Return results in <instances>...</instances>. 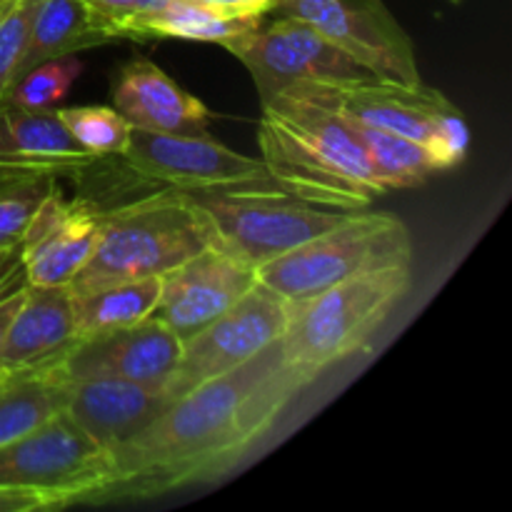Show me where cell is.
I'll return each mask as SVG.
<instances>
[{"instance_id": "1", "label": "cell", "mask_w": 512, "mask_h": 512, "mask_svg": "<svg viewBox=\"0 0 512 512\" xmlns=\"http://www.w3.org/2000/svg\"><path fill=\"white\" fill-rule=\"evenodd\" d=\"M313 383L285 363L280 340L240 368L170 400L145 430L108 453L110 475L88 505L155 498L233 468Z\"/></svg>"}, {"instance_id": "2", "label": "cell", "mask_w": 512, "mask_h": 512, "mask_svg": "<svg viewBox=\"0 0 512 512\" xmlns=\"http://www.w3.org/2000/svg\"><path fill=\"white\" fill-rule=\"evenodd\" d=\"M263 163L275 188L325 210H365L390 190L375 178L363 145L335 110L300 95L263 100Z\"/></svg>"}, {"instance_id": "3", "label": "cell", "mask_w": 512, "mask_h": 512, "mask_svg": "<svg viewBox=\"0 0 512 512\" xmlns=\"http://www.w3.org/2000/svg\"><path fill=\"white\" fill-rule=\"evenodd\" d=\"M215 243L208 218L183 190L163 188L115 208L100 205V238L70 293L165 275Z\"/></svg>"}, {"instance_id": "4", "label": "cell", "mask_w": 512, "mask_h": 512, "mask_svg": "<svg viewBox=\"0 0 512 512\" xmlns=\"http://www.w3.org/2000/svg\"><path fill=\"white\" fill-rule=\"evenodd\" d=\"M413 285V265L383 268L288 303L280 338L285 363L318 378L325 368L360 353Z\"/></svg>"}, {"instance_id": "5", "label": "cell", "mask_w": 512, "mask_h": 512, "mask_svg": "<svg viewBox=\"0 0 512 512\" xmlns=\"http://www.w3.org/2000/svg\"><path fill=\"white\" fill-rule=\"evenodd\" d=\"M403 265H413L408 225L395 215L355 210L308 243L260 265L255 280L295 303L343 280Z\"/></svg>"}, {"instance_id": "6", "label": "cell", "mask_w": 512, "mask_h": 512, "mask_svg": "<svg viewBox=\"0 0 512 512\" xmlns=\"http://www.w3.org/2000/svg\"><path fill=\"white\" fill-rule=\"evenodd\" d=\"M285 90L365 125L425 145L440 173L458 168L468 155L470 130L463 113L440 90L428 88L425 83L403 85L365 78L343 83H295Z\"/></svg>"}, {"instance_id": "7", "label": "cell", "mask_w": 512, "mask_h": 512, "mask_svg": "<svg viewBox=\"0 0 512 512\" xmlns=\"http://www.w3.org/2000/svg\"><path fill=\"white\" fill-rule=\"evenodd\" d=\"M188 195L208 218L218 248L255 270L355 213L303 203L275 185L200 190Z\"/></svg>"}, {"instance_id": "8", "label": "cell", "mask_w": 512, "mask_h": 512, "mask_svg": "<svg viewBox=\"0 0 512 512\" xmlns=\"http://www.w3.org/2000/svg\"><path fill=\"white\" fill-rule=\"evenodd\" d=\"M108 475V450L65 413L0 445V488L40 495L48 510L88 505Z\"/></svg>"}, {"instance_id": "9", "label": "cell", "mask_w": 512, "mask_h": 512, "mask_svg": "<svg viewBox=\"0 0 512 512\" xmlns=\"http://www.w3.org/2000/svg\"><path fill=\"white\" fill-rule=\"evenodd\" d=\"M223 48L230 50L253 75L260 103L295 83L375 78L323 38L313 25L293 15H278L273 23L255 25L248 33L225 40Z\"/></svg>"}, {"instance_id": "10", "label": "cell", "mask_w": 512, "mask_h": 512, "mask_svg": "<svg viewBox=\"0 0 512 512\" xmlns=\"http://www.w3.org/2000/svg\"><path fill=\"white\" fill-rule=\"evenodd\" d=\"M285 325L288 300L255 283L238 303L183 340L178 365L165 383V393L180 398L198 385L240 368L260 350L283 338Z\"/></svg>"}, {"instance_id": "11", "label": "cell", "mask_w": 512, "mask_h": 512, "mask_svg": "<svg viewBox=\"0 0 512 512\" xmlns=\"http://www.w3.org/2000/svg\"><path fill=\"white\" fill-rule=\"evenodd\" d=\"M120 158L135 178L183 193L275 185L263 160L235 153L208 133L180 135L133 128Z\"/></svg>"}, {"instance_id": "12", "label": "cell", "mask_w": 512, "mask_h": 512, "mask_svg": "<svg viewBox=\"0 0 512 512\" xmlns=\"http://www.w3.org/2000/svg\"><path fill=\"white\" fill-rule=\"evenodd\" d=\"M270 13L310 23L375 78L423 83L413 40L383 0H278Z\"/></svg>"}, {"instance_id": "13", "label": "cell", "mask_w": 512, "mask_h": 512, "mask_svg": "<svg viewBox=\"0 0 512 512\" xmlns=\"http://www.w3.org/2000/svg\"><path fill=\"white\" fill-rule=\"evenodd\" d=\"M183 340L158 318L100 330L75 340L58 360L65 380L120 378L165 388L180 358Z\"/></svg>"}, {"instance_id": "14", "label": "cell", "mask_w": 512, "mask_h": 512, "mask_svg": "<svg viewBox=\"0 0 512 512\" xmlns=\"http://www.w3.org/2000/svg\"><path fill=\"white\" fill-rule=\"evenodd\" d=\"M255 268L228 250L210 245L160 275L153 318L163 320L180 340L190 338L255 288Z\"/></svg>"}, {"instance_id": "15", "label": "cell", "mask_w": 512, "mask_h": 512, "mask_svg": "<svg viewBox=\"0 0 512 512\" xmlns=\"http://www.w3.org/2000/svg\"><path fill=\"white\" fill-rule=\"evenodd\" d=\"M100 238V205L68 200L55 185L20 240V268L28 285H70Z\"/></svg>"}, {"instance_id": "16", "label": "cell", "mask_w": 512, "mask_h": 512, "mask_svg": "<svg viewBox=\"0 0 512 512\" xmlns=\"http://www.w3.org/2000/svg\"><path fill=\"white\" fill-rule=\"evenodd\" d=\"M165 388L120 378H80L65 385L63 413L103 450L128 443L170 405Z\"/></svg>"}, {"instance_id": "17", "label": "cell", "mask_w": 512, "mask_h": 512, "mask_svg": "<svg viewBox=\"0 0 512 512\" xmlns=\"http://www.w3.org/2000/svg\"><path fill=\"white\" fill-rule=\"evenodd\" d=\"M113 108L133 128L153 133L205 135L213 120V113L198 98L145 58L120 65L113 80Z\"/></svg>"}, {"instance_id": "18", "label": "cell", "mask_w": 512, "mask_h": 512, "mask_svg": "<svg viewBox=\"0 0 512 512\" xmlns=\"http://www.w3.org/2000/svg\"><path fill=\"white\" fill-rule=\"evenodd\" d=\"M55 110H23L0 103V170L83 178L95 163Z\"/></svg>"}, {"instance_id": "19", "label": "cell", "mask_w": 512, "mask_h": 512, "mask_svg": "<svg viewBox=\"0 0 512 512\" xmlns=\"http://www.w3.org/2000/svg\"><path fill=\"white\" fill-rule=\"evenodd\" d=\"M78 340L68 285H28L0 348V373L58 360Z\"/></svg>"}, {"instance_id": "20", "label": "cell", "mask_w": 512, "mask_h": 512, "mask_svg": "<svg viewBox=\"0 0 512 512\" xmlns=\"http://www.w3.org/2000/svg\"><path fill=\"white\" fill-rule=\"evenodd\" d=\"M265 15H240L200 0H158L120 25V38L150 40L178 38L195 43H218L248 33Z\"/></svg>"}, {"instance_id": "21", "label": "cell", "mask_w": 512, "mask_h": 512, "mask_svg": "<svg viewBox=\"0 0 512 512\" xmlns=\"http://www.w3.org/2000/svg\"><path fill=\"white\" fill-rule=\"evenodd\" d=\"M115 33L83 0H35L28 45L15 78L45 60L75 55L80 50L113 43Z\"/></svg>"}, {"instance_id": "22", "label": "cell", "mask_w": 512, "mask_h": 512, "mask_svg": "<svg viewBox=\"0 0 512 512\" xmlns=\"http://www.w3.org/2000/svg\"><path fill=\"white\" fill-rule=\"evenodd\" d=\"M65 375L55 360L0 373V445L48 423L65 405Z\"/></svg>"}, {"instance_id": "23", "label": "cell", "mask_w": 512, "mask_h": 512, "mask_svg": "<svg viewBox=\"0 0 512 512\" xmlns=\"http://www.w3.org/2000/svg\"><path fill=\"white\" fill-rule=\"evenodd\" d=\"M73 295V315L78 338L100 330L123 328L150 318L160 298V275L100 285Z\"/></svg>"}, {"instance_id": "24", "label": "cell", "mask_w": 512, "mask_h": 512, "mask_svg": "<svg viewBox=\"0 0 512 512\" xmlns=\"http://www.w3.org/2000/svg\"><path fill=\"white\" fill-rule=\"evenodd\" d=\"M340 118L348 123L350 133L363 145L375 178L388 190L418 188V185L428 183L433 175L440 173L438 163H435V158L425 145L403 138L398 133L365 125L360 120L348 118V115H340Z\"/></svg>"}, {"instance_id": "25", "label": "cell", "mask_w": 512, "mask_h": 512, "mask_svg": "<svg viewBox=\"0 0 512 512\" xmlns=\"http://www.w3.org/2000/svg\"><path fill=\"white\" fill-rule=\"evenodd\" d=\"M55 185V175L0 170V250L20 248L30 220Z\"/></svg>"}, {"instance_id": "26", "label": "cell", "mask_w": 512, "mask_h": 512, "mask_svg": "<svg viewBox=\"0 0 512 512\" xmlns=\"http://www.w3.org/2000/svg\"><path fill=\"white\" fill-rule=\"evenodd\" d=\"M83 73V60L78 55L45 60L28 73L15 78L5 90L0 103L23 110H55V105L68 95L75 80Z\"/></svg>"}, {"instance_id": "27", "label": "cell", "mask_w": 512, "mask_h": 512, "mask_svg": "<svg viewBox=\"0 0 512 512\" xmlns=\"http://www.w3.org/2000/svg\"><path fill=\"white\" fill-rule=\"evenodd\" d=\"M68 133L95 158H120L133 125L113 105H75L55 110Z\"/></svg>"}, {"instance_id": "28", "label": "cell", "mask_w": 512, "mask_h": 512, "mask_svg": "<svg viewBox=\"0 0 512 512\" xmlns=\"http://www.w3.org/2000/svg\"><path fill=\"white\" fill-rule=\"evenodd\" d=\"M35 0H5L0 5V98L15 80L30 33Z\"/></svg>"}, {"instance_id": "29", "label": "cell", "mask_w": 512, "mask_h": 512, "mask_svg": "<svg viewBox=\"0 0 512 512\" xmlns=\"http://www.w3.org/2000/svg\"><path fill=\"white\" fill-rule=\"evenodd\" d=\"M100 20L110 25V30L115 33V40H120V25L125 23L133 15L143 13L145 8L155 5L158 0H83Z\"/></svg>"}, {"instance_id": "30", "label": "cell", "mask_w": 512, "mask_h": 512, "mask_svg": "<svg viewBox=\"0 0 512 512\" xmlns=\"http://www.w3.org/2000/svg\"><path fill=\"white\" fill-rule=\"evenodd\" d=\"M38 510H48V503H45L40 495L23 493V490L0 488V512H38Z\"/></svg>"}, {"instance_id": "31", "label": "cell", "mask_w": 512, "mask_h": 512, "mask_svg": "<svg viewBox=\"0 0 512 512\" xmlns=\"http://www.w3.org/2000/svg\"><path fill=\"white\" fill-rule=\"evenodd\" d=\"M23 283L25 275L23 268H20V248L0 250V295Z\"/></svg>"}, {"instance_id": "32", "label": "cell", "mask_w": 512, "mask_h": 512, "mask_svg": "<svg viewBox=\"0 0 512 512\" xmlns=\"http://www.w3.org/2000/svg\"><path fill=\"white\" fill-rule=\"evenodd\" d=\"M200 3L215 5V8H223L240 15H265L275 8L278 0H200Z\"/></svg>"}, {"instance_id": "33", "label": "cell", "mask_w": 512, "mask_h": 512, "mask_svg": "<svg viewBox=\"0 0 512 512\" xmlns=\"http://www.w3.org/2000/svg\"><path fill=\"white\" fill-rule=\"evenodd\" d=\"M23 295H25V283L15 285V288H10L8 293L0 295V348H3L5 333H8V325L10 320H13L15 310H18L20 303H23Z\"/></svg>"}, {"instance_id": "34", "label": "cell", "mask_w": 512, "mask_h": 512, "mask_svg": "<svg viewBox=\"0 0 512 512\" xmlns=\"http://www.w3.org/2000/svg\"><path fill=\"white\" fill-rule=\"evenodd\" d=\"M450 3H455V5H458V3H463V0H450Z\"/></svg>"}, {"instance_id": "35", "label": "cell", "mask_w": 512, "mask_h": 512, "mask_svg": "<svg viewBox=\"0 0 512 512\" xmlns=\"http://www.w3.org/2000/svg\"><path fill=\"white\" fill-rule=\"evenodd\" d=\"M0 3H5V0H0Z\"/></svg>"}, {"instance_id": "36", "label": "cell", "mask_w": 512, "mask_h": 512, "mask_svg": "<svg viewBox=\"0 0 512 512\" xmlns=\"http://www.w3.org/2000/svg\"><path fill=\"white\" fill-rule=\"evenodd\" d=\"M0 5H3V3H0Z\"/></svg>"}]
</instances>
